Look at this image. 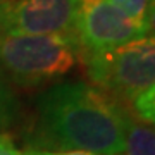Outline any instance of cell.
<instances>
[{"instance_id":"1","label":"cell","mask_w":155,"mask_h":155,"mask_svg":"<svg viewBox=\"0 0 155 155\" xmlns=\"http://www.w3.org/2000/svg\"><path fill=\"white\" fill-rule=\"evenodd\" d=\"M36 134L45 150L121 155L131 116L119 100L86 81H62L36 98Z\"/></svg>"},{"instance_id":"2","label":"cell","mask_w":155,"mask_h":155,"mask_svg":"<svg viewBox=\"0 0 155 155\" xmlns=\"http://www.w3.org/2000/svg\"><path fill=\"white\" fill-rule=\"evenodd\" d=\"M83 48L72 33L0 36V71L21 88H38L74 71Z\"/></svg>"},{"instance_id":"3","label":"cell","mask_w":155,"mask_h":155,"mask_svg":"<svg viewBox=\"0 0 155 155\" xmlns=\"http://www.w3.org/2000/svg\"><path fill=\"white\" fill-rule=\"evenodd\" d=\"M88 78L119 102L131 104L155 84V36L143 35L114 48L84 54Z\"/></svg>"},{"instance_id":"4","label":"cell","mask_w":155,"mask_h":155,"mask_svg":"<svg viewBox=\"0 0 155 155\" xmlns=\"http://www.w3.org/2000/svg\"><path fill=\"white\" fill-rule=\"evenodd\" d=\"M72 33L83 54L114 48L147 35L143 22L133 21L109 0H76Z\"/></svg>"},{"instance_id":"5","label":"cell","mask_w":155,"mask_h":155,"mask_svg":"<svg viewBox=\"0 0 155 155\" xmlns=\"http://www.w3.org/2000/svg\"><path fill=\"white\" fill-rule=\"evenodd\" d=\"M74 12L76 0H5L0 4V36L72 33Z\"/></svg>"},{"instance_id":"6","label":"cell","mask_w":155,"mask_h":155,"mask_svg":"<svg viewBox=\"0 0 155 155\" xmlns=\"http://www.w3.org/2000/svg\"><path fill=\"white\" fill-rule=\"evenodd\" d=\"M124 155H155V127L129 119L126 129V143Z\"/></svg>"},{"instance_id":"7","label":"cell","mask_w":155,"mask_h":155,"mask_svg":"<svg viewBox=\"0 0 155 155\" xmlns=\"http://www.w3.org/2000/svg\"><path fill=\"white\" fill-rule=\"evenodd\" d=\"M19 116V104L7 78L0 71V129L12 126Z\"/></svg>"},{"instance_id":"8","label":"cell","mask_w":155,"mask_h":155,"mask_svg":"<svg viewBox=\"0 0 155 155\" xmlns=\"http://www.w3.org/2000/svg\"><path fill=\"white\" fill-rule=\"evenodd\" d=\"M133 112L141 119V121L148 122L150 126L155 127V84L131 102Z\"/></svg>"},{"instance_id":"9","label":"cell","mask_w":155,"mask_h":155,"mask_svg":"<svg viewBox=\"0 0 155 155\" xmlns=\"http://www.w3.org/2000/svg\"><path fill=\"white\" fill-rule=\"evenodd\" d=\"M112 5H116L121 12H124L127 17H131L133 21L143 22L147 17L150 0H109Z\"/></svg>"},{"instance_id":"10","label":"cell","mask_w":155,"mask_h":155,"mask_svg":"<svg viewBox=\"0 0 155 155\" xmlns=\"http://www.w3.org/2000/svg\"><path fill=\"white\" fill-rule=\"evenodd\" d=\"M22 155H98L91 152H83V150H45V148H29Z\"/></svg>"},{"instance_id":"11","label":"cell","mask_w":155,"mask_h":155,"mask_svg":"<svg viewBox=\"0 0 155 155\" xmlns=\"http://www.w3.org/2000/svg\"><path fill=\"white\" fill-rule=\"evenodd\" d=\"M0 155H22V152L14 145L11 136L0 133Z\"/></svg>"},{"instance_id":"12","label":"cell","mask_w":155,"mask_h":155,"mask_svg":"<svg viewBox=\"0 0 155 155\" xmlns=\"http://www.w3.org/2000/svg\"><path fill=\"white\" fill-rule=\"evenodd\" d=\"M145 28H147V33L155 36V0H150L147 17H145Z\"/></svg>"},{"instance_id":"13","label":"cell","mask_w":155,"mask_h":155,"mask_svg":"<svg viewBox=\"0 0 155 155\" xmlns=\"http://www.w3.org/2000/svg\"><path fill=\"white\" fill-rule=\"evenodd\" d=\"M2 2H5V0H0V4H2Z\"/></svg>"}]
</instances>
